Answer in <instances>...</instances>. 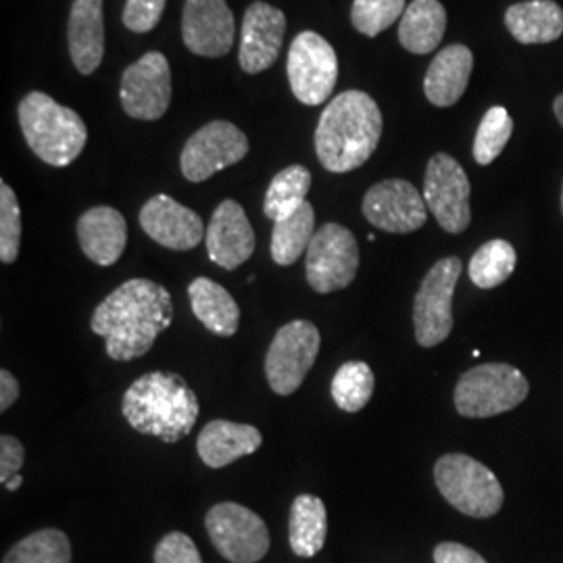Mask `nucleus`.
Returning a JSON list of instances; mask_svg holds the SVG:
<instances>
[{
	"label": "nucleus",
	"mask_w": 563,
	"mask_h": 563,
	"mask_svg": "<svg viewBox=\"0 0 563 563\" xmlns=\"http://www.w3.org/2000/svg\"><path fill=\"white\" fill-rule=\"evenodd\" d=\"M174 322L169 290L146 278L123 282L92 313L90 328L104 339V351L113 362L144 357L157 336Z\"/></svg>",
	"instance_id": "nucleus-1"
},
{
	"label": "nucleus",
	"mask_w": 563,
	"mask_h": 563,
	"mask_svg": "<svg viewBox=\"0 0 563 563\" xmlns=\"http://www.w3.org/2000/svg\"><path fill=\"white\" fill-rule=\"evenodd\" d=\"M383 136V113L362 90H346L325 104L316 130V153L332 174H346L367 162Z\"/></svg>",
	"instance_id": "nucleus-2"
},
{
	"label": "nucleus",
	"mask_w": 563,
	"mask_h": 563,
	"mask_svg": "<svg viewBox=\"0 0 563 563\" xmlns=\"http://www.w3.org/2000/svg\"><path fill=\"white\" fill-rule=\"evenodd\" d=\"M197 393L176 372L144 374L125 390L121 413L136 432L180 443L199 418Z\"/></svg>",
	"instance_id": "nucleus-3"
},
{
	"label": "nucleus",
	"mask_w": 563,
	"mask_h": 563,
	"mask_svg": "<svg viewBox=\"0 0 563 563\" xmlns=\"http://www.w3.org/2000/svg\"><path fill=\"white\" fill-rule=\"evenodd\" d=\"M20 125L34 155L53 167L76 162L88 141L80 115L44 92H30L20 102Z\"/></svg>",
	"instance_id": "nucleus-4"
},
{
	"label": "nucleus",
	"mask_w": 563,
	"mask_h": 563,
	"mask_svg": "<svg viewBox=\"0 0 563 563\" xmlns=\"http://www.w3.org/2000/svg\"><path fill=\"white\" fill-rule=\"evenodd\" d=\"M434 483L439 493L463 516L484 520L501 511L504 486L484 463L463 455L449 453L434 465Z\"/></svg>",
	"instance_id": "nucleus-5"
},
{
	"label": "nucleus",
	"mask_w": 563,
	"mask_h": 563,
	"mask_svg": "<svg viewBox=\"0 0 563 563\" xmlns=\"http://www.w3.org/2000/svg\"><path fill=\"white\" fill-rule=\"evenodd\" d=\"M530 393L522 372L509 363H484L463 374L455 386V409L463 418L484 420L516 409Z\"/></svg>",
	"instance_id": "nucleus-6"
},
{
	"label": "nucleus",
	"mask_w": 563,
	"mask_h": 563,
	"mask_svg": "<svg viewBox=\"0 0 563 563\" xmlns=\"http://www.w3.org/2000/svg\"><path fill=\"white\" fill-rule=\"evenodd\" d=\"M320 346L322 336L316 323L309 320L284 323L265 355V378L269 388L282 397L297 393L318 360Z\"/></svg>",
	"instance_id": "nucleus-7"
},
{
	"label": "nucleus",
	"mask_w": 563,
	"mask_h": 563,
	"mask_svg": "<svg viewBox=\"0 0 563 563\" xmlns=\"http://www.w3.org/2000/svg\"><path fill=\"white\" fill-rule=\"evenodd\" d=\"M305 276L318 295L344 290L360 269V244L349 228L323 223L307 249Z\"/></svg>",
	"instance_id": "nucleus-8"
},
{
	"label": "nucleus",
	"mask_w": 563,
	"mask_h": 563,
	"mask_svg": "<svg viewBox=\"0 0 563 563\" xmlns=\"http://www.w3.org/2000/svg\"><path fill=\"white\" fill-rule=\"evenodd\" d=\"M462 260L444 257L426 274L413 301V330L420 346H437L453 330V295L462 276Z\"/></svg>",
	"instance_id": "nucleus-9"
},
{
	"label": "nucleus",
	"mask_w": 563,
	"mask_h": 563,
	"mask_svg": "<svg viewBox=\"0 0 563 563\" xmlns=\"http://www.w3.org/2000/svg\"><path fill=\"white\" fill-rule=\"evenodd\" d=\"M209 539L223 560L257 563L269 551V530L262 518L241 504L213 505L205 518Z\"/></svg>",
	"instance_id": "nucleus-10"
},
{
	"label": "nucleus",
	"mask_w": 563,
	"mask_h": 563,
	"mask_svg": "<svg viewBox=\"0 0 563 563\" xmlns=\"http://www.w3.org/2000/svg\"><path fill=\"white\" fill-rule=\"evenodd\" d=\"M288 81L295 97L309 107L322 104L339 80V59L330 42L316 32H301L288 51Z\"/></svg>",
	"instance_id": "nucleus-11"
},
{
	"label": "nucleus",
	"mask_w": 563,
	"mask_h": 563,
	"mask_svg": "<svg viewBox=\"0 0 563 563\" xmlns=\"http://www.w3.org/2000/svg\"><path fill=\"white\" fill-rule=\"evenodd\" d=\"M472 186L457 159L437 153L426 167L423 201L449 234H462L472 222Z\"/></svg>",
	"instance_id": "nucleus-12"
},
{
	"label": "nucleus",
	"mask_w": 563,
	"mask_h": 563,
	"mask_svg": "<svg viewBox=\"0 0 563 563\" xmlns=\"http://www.w3.org/2000/svg\"><path fill=\"white\" fill-rule=\"evenodd\" d=\"M249 153V139L230 121H211L184 144L180 167L184 178L195 184L209 180L218 172L242 162Z\"/></svg>",
	"instance_id": "nucleus-13"
},
{
	"label": "nucleus",
	"mask_w": 563,
	"mask_h": 563,
	"mask_svg": "<svg viewBox=\"0 0 563 563\" xmlns=\"http://www.w3.org/2000/svg\"><path fill=\"white\" fill-rule=\"evenodd\" d=\"M121 107L134 120H162L172 102V71L165 55L153 51L121 76Z\"/></svg>",
	"instance_id": "nucleus-14"
},
{
	"label": "nucleus",
	"mask_w": 563,
	"mask_h": 563,
	"mask_svg": "<svg viewBox=\"0 0 563 563\" xmlns=\"http://www.w3.org/2000/svg\"><path fill=\"white\" fill-rule=\"evenodd\" d=\"M426 201L420 190L407 180L374 184L363 197V216L383 232L409 234L426 223Z\"/></svg>",
	"instance_id": "nucleus-15"
},
{
	"label": "nucleus",
	"mask_w": 563,
	"mask_h": 563,
	"mask_svg": "<svg viewBox=\"0 0 563 563\" xmlns=\"http://www.w3.org/2000/svg\"><path fill=\"white\" fill-rule=\"evenodd\" d=\"M236 23L225 0H186L181 13V38L199 57H223L234 46Z\"/></svg>",
	"instance_id": "nucleus-16"
},
{
	"label": "nucleus",
	"mask_w": 563,
	"mask_h": 563,
	"mask_svg": "<svg viewBox=\"0 0 563 563\" xmlns=\"http://www.w3.org/2000/svg\"><path fill=\"white\" fill-rule=\"evenodd\" d=\"M286 34V18L280 9L267 2H253L242 20V41L239 51L242 71L255 76L269 69L278 55Z\"/></svg>",
	"instance_id": "nucleus-17"
},
{
	"label": "nucleus",
	"mask_w": 563,
	"mask_h": 563,
	"mask_svg": "<svg viewBox=\"0 0 563 563\" xmlns=\"http://www.w3.org/2000/svg\"><path fill=\"white\" fill-rule=\"evenodd\" d=\"M209 260L232 272L249 262L255 253V232L242 205L232 199L218 205L205 234Z\"/></svg>",
	"instance_id": "nucleus-18"
},
{
	"label": "nucleus",
	"mask_w": 563,
	"mask_h": 563,
	"mask_svg": "<svg viewBox=\"0 0 563 563\" xmlns=\"http://www.w3.org/2000/svg\"><path fill=\"white\" fill-rule=\"evenodd\" d=\"M141 225L146 236L172 251H190L207 234L201 216L167 195L146 201L141 211Z\"/></svg>",
	"instance_id": "nucleus-19"
},
{
	"label": "nucleus",
	"mask_w": 563,
	"mask_h": 563,
	"mask_svg": "<svg viewBox=\"0 0 563 563\" xmlns=\"http://www.w3.org/2000/svg\"><path fill=\"white\" fill-rule=\"evenodd\" d=\"M84 255L101 267L120 262L128 244V223L113 207H92L78 220Z\"/></svg>",
	"instance_id": "nucleus-20"
},
{
	"label": "nucleus",
	"mask_w": 563,
	"mask_h": 563,
	"mask_svg": "<svg viewBox=\"0 0 563 563\" xmlns=\"http://www.w3.org/2000/svg\"><path fill=\"white\" fill-rule=\"evenodd\" d=\"M263 434L251 423L213 420L207 423L197 439V453L205 465L220 470L230 463L239 462L246 455L260 451Z\"/></svg>",
	"instance_id": "nucleus-21"
},
{
	"label": "nucleus",
	"mask_w": 563,
	"mask_h": 563,
	"mask_svg": "<svg viewBox=\"0 0 563 563\" xmlns=\"http://www.w3.org/2000/svg\"><path fill=\"white\" fill-rule=\"evenodd\" d=\"M69 55L81 76L99 69L104 57L102 0H74L67 25Z\"/></svg>",
	"instance_id": "nucleus-22"
},
{
	"label": "nucleus",
	"mask_w": 563,
	"mask_h": 563,
	"mask_svg": "<svg viewBox=\"0 0 563 563\" xmlns=\"http://www.w3.org/2000/svg\"><path fill=\"white\" fill-rule=\"evenodd\" d=\"M474 69V55L463 44H451L443 48L428 67L423 92L426 99L437 107H451L460 101L467 88Z\"/></svg>",
	"instance_id": "nucleus-23"
},
{
	"label": "nucleus",
	"mask_w": 563,
	"mask_h": 563,
	"mask_svg": "<svg viewBox=\"0 0 563 563\" xmlns=\"http://www.w3.org/2000/svg\"><path fill=\"white\" fill-rule=\"evenodd\" d=\"M188 299L192 313L216 336L230 339L236 334L241 323V307L222 284L197 278L188 286Z\"/></svg>",
	"instance_id": "nucleus-24"
},
{
	"label": "nucleus",
	"mask_w": 563,
	"mask_h": 563,
	"mask_svg": "<svg viewBox=\"0 0 563 563\" xmlns=\"http://www.w3.org/2000/svg\"><path fill=\"white\" fill-rule=\"evenodd\" d=\"M505 25L522 44H547L563 34L562 7L553 0H528L511 4L505 13Z\"/></svg>",
	"instance_id": "nucleus-25"
},
{
	"label": "nucleus",
	"mask_w": 563,
	"mask_h": 563,
	"mask_svg": "<svg viewBox=\"0 0 563 563\" xmlns=\"http://www.w3.org/2000/svg\"><path fill=\"white\" fill-rule=\"evenodd\" d=\"M446 11L439 0H413L399 23V42L413 55H428L443 42Z\"/></svg>",
	"instance_id": "nucleus-26"
},
{
	"label": "nucleus",
	"mask_w": 563,
	"mask_h": 563,
	"mask_svg": "<svg viewBox=\"0 0 563 563\" xmlns=\"http://www.w3.org/2000/svg\"><path fill=\"white\" fill-rule=\"evenodd\" d=\"M328 537V511L320 497L299 495L290 507L288 543L295 555L316 558Z\"/></svg>",
	"instance_id": "nucleus-27"
},
{
	"label": "nucleus",
	"mask_w": 563,
	"mask_h": 563,
	"mask_svg": "<svg viewBox=\"0 0 563 563\" xmlns=\"http://www.w3.org/2000/svg\"><path fill=\"white\" fill-rule=\"evenodd\" d=\"M311 174L302 165H288L269 184L263 201V213L272 222H282L307 202Z\"/></svg>",
	"instance_id": "nucleus-28"
},
{
	"label": "nucleus",
	"mask_w": 563,
	"mask_h": 563,
	"mask_svg": "<svg viewBox=\"0 0 563 563\" xmlns=\"http://www.w3.org/2000/svg\"><path fill=\"white\" fill-rule=\"evenodd\" d=\"M316 236V211L311 202H305L299 211H295L290 218L274 223L272 232V260L288 267L299 262L302 253H307L309 244Z\"/></svg>",
	"instance_id": "nucleus-29"
},
{
	"label": "nucleus",
	"mask_w": 563,
	"mask_h": 563,
	"mask_svg": "<svg viewBox=\"0 0 563 563\" xmlns=\"http://www.w3.org/2000/svg\"><path fill=\"white\" fill-rule=\"evenodd\" d=\"M518 255L511 242L495 239V241L484 242L483 246L474 253L467 274L470 280L474 282L478 288H497L504 282L511 278L516 272Z\"/></svg>",
	"instance_id": "nucleus-30"
},
{
	"label": "nucleus",
	"mask_w": 563,
	"mask_h": 563,
	"mask_svg": "<svg viewBox=\"0 0 563 563\" xmlns=\"http://www.w3.org/2000/svg\"><path fill=\"white\" fill-rule=\"evenodd\" d=\"M2 563H71V543L57 528H42L13 544Z\"/></svg>",
	"instance_id": "nucleus-31"
},
{
	"label": "nucleus",
	"mask_w": 563,
	"mask_h": 563,
	"mask_svg": "<svg viewBox=\"0 0 563 563\" xmlns=\"http://www.w3.org/2000/svg\"><path fill=\"white\" fill-rule=\"evenodd\" d=\"M376 378L372 367L365 362L342 363L332 378V399L336 407L346 413H357L365 409V405L374 395Z\"/></svg>",
	"instance_id": "nucleus-32"
},
{
	"label": "nucleus",
	"mask_w": 563,
	"mask_h": 563,
	"mask_svg": "<svg viewBox=\"0 0 563 563\" xmlns=\"http://www.w3.org/2000/svg\"><path fill=\"white\" fill-rule=\"evenodd\" d=\"M514 134V120L504 107H493L486 111L476 139H474V159L478 165H490L501 153Z\"/></svg>",
	"instance_id": "nucleus-33"
},
{
	"label": "nucleus",
	"mask_w": 563,
	"mask_h": 563,
	"mask_svg": "<svg viewBox=\"0 0 563 563\" xmlns=\"http://www.w3.org/2000/svg\"><path fill=\"white\" fill-rule=\"evenodd\" d=\"M405 0H355L351 21L357 32L374 38L405 13Z\"/></svg>",
	"instance_id": "nucleus-34"
},
{
	"label": "nucleus",
	"mask_w": 563,
	"mask_h": 563,
	"mask_svg": "<svg viewBox=\"0 0 563 563\" xmlns=\"http://www.w3.org/2000/svg\"><path fill=\"white\" fill-rule=\"evenodd\" d=\"M21 211L18 197L7 181H0V262L13 263L20 257Z\"/></svg>",
	"instance_id": "nucleus-35"
},
{
	"label": "nucleus",
	"mask_w": 563,
	"mask_h": 563,
	"mask_svg": "<svg viewBox=\"0 0 563 563\" xmlns=\"http://www.w3.org/2000/svg\"><path fill=\"white\" fill-rule=\"evenodd\" d=\"M167 0H128L123 9V23L130 32L146 34L162 21Z\"/></svg>",
	"instance_id": "nucleus-36"
},
{
	"label": "nucleus",
	"mask_w": 563,
	"mask_h": 563,
	"mask_svg": "<svg viewBox=\"0 0 563 563\" xmlns=\"http://www.w3.org/2000/svg\"><path fill=\"white\" fill-rule=\"evenodd\" d=\"M155 563H202V558L188 534L169 532L155 549Z\"/></svg>",
	"instance_id": "nucleus-37"
},
{
	"label": "nucleus",
	"mask_w": 563,
	"mask_h": 563,
	"mask_svg": "<svg viewBox=\"0 0 563 563\" xmlns=\"http://www.w3.org/2000/svg\"><path fill=\"white\" fill-rule=\"evenodd\" d=\"M25 463V446L9 434L0 437V483L7 484L21 474Z\"/></svg>",
	"instance_id": "nucleus-38"
},
{
	"label": "nucleus",
	"mask_w": 563,
	"mask_h": 563,
	"mask_svg": "<svg viewBox=\"0 0 563 563\" xmlns=\"http://www.w3.org/2000/svg\"><path fill=\"white\" fill-rule=\"evenodd\" d=\"M437 563H488L481 553L462 543H441L434 549Z\"/></svg>",
	"instance_id": "nucleus-39"
},
{
	"label": "nucleus",
	"mask_w": 563,
	"mask_h": 563,
	"mask_svg": "<svg viewBox=\"0 0 563 563\" xmlns=\"http://www.w3.org/2000/svg\"><path fill=\"white\" fill-rule=\"evenodd\" d=\"M20 383L9 369H0V411H9L13 402L20 399Z\"/></svg>",
	"instance_id": "nucleus-40"
},
{
	"label": "nucleus",
	"mask_w": 563,
	"mask_h": 563,
	"mask_svg": "<svg viewBox=\"0 0 563 563\" xmlns=\"http://www.w3.org/2000/svg\"><path fill=\"white\" fill-rule=\"evenodd\" d=\"M553 109H555V118H558V121L563 125V95H560V97L555 99V102H553Z\"/></svg>",
	"instance_id": "nucleus-41"
},
{
	"label": "nucleus",
	"mask_w": 563,
	"mask_h": 563,
	"mask_svg": "<svg viewBox=\"0 0 563 563\" xmlns=\"http://www.w3.org/2000/svg\"><path fill=\"white\" fill-rule=\"evenodd\" d=\"M21 484H23V476H21V474H18L15 478H11L9 483L4 484V488H7V490H11V493H15V490L20 488Z\"/></svg>",
	"instance_id": "nucleus-42"
},
{
	"label": "nucleus",
	"mask_w": 563,
	"mask_h": 563,
	"mask_svg": "<svg viewBox=\"0 0 563 563\" xmlns=\"http://www.w3.org/2000/svg\"><path fill=\"white\" fill-rule=\"evenodd\" d=\"M562 213H563V188H562Z\"/></svg>",
	"instance_id": "nucleus-43"
}]
</instances>
